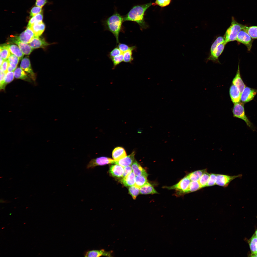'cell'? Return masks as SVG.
<instances>
[{"label":"cell","instance_id":"53","mask_svg":"<svg viewBox=\"0 0 257 257\" xmlns=\"http://www.w3.org/2000/svg\"><path fill=\"white\" fill-rule=\"evenodd\" d=\"M5 228V227H2V228H1V229H4V228Z\"/></svg>","mask_w":257,"mask_h":257},{"label":"cell","instance_id":"48","mask_svg":"<svg viewBox=\"0 0 257 257\" xmlns=\"http://www.w3.org/2000/svg\"><path fill=\"white\" fill-rule=\"evenodd\" d=\"M124 168V173L122 178L126 177L133 171L132 167L130 166Z\"/></svg>","mask_w":257,"mask_h":257},{"label":"cell","instance_id":"22","mask_svg":"<svg viewBox=\"0 0 257 257\" xmlns=\"http://www.w3.org/2000/svg\"><path fill=\"white\" fill-rule=\"evenodd\" d=\"M135 175L133 172H132L126 177L122 178L121 182L126 187L134 185L135 184Z\"/></svg>","mask_w":257,"mask_h":257},{"label":"cell","instance_id":"23","mask_svg":"<svg viewBox=\"0 0 257 257\" xmlns=\"http://www.w3.org/2000/svg\"><path fill=\"white\" fill-rule=\"evenodd\" d=\"M14 77L28 82L31 81V79L27 74L20 67L16 68L14 72Z\"/></svg>","mask_w":257,"mask_h":257},{"label":"cell","instance_id":"49","mask_svg":"<svg viewBox=\"0 0 257 257\" xmlns=\"http://www.w3.org/2000/svg\"><path fill=\"white\" fill-rule=\"evenodd\" d=\"M9 64V61L7 59L4 61L0 66V69H2L6 74L7 72V69Z\"/></svg>","mask_w":257,"mask_h":257},{"label":"cell","instance_id":"20","mask_svg":"<svg viewBox=\"0 0 257 257\" xmlns=\"http://www.w3.org/2000/svg\"><path fill=\"white\" fill-rule=\"evenodd\" d=\"M127 156V154L124 149L121 147H117L113 151L112 157L114 160L118 161Z\"/></svg>","mask_w":257,"mask_h":257},{"label":"cell","instance_id":"32","mask_svg":"<svg viewBox=\"0 0 257 257\" xmlns=\"http://www.w3.org/2000/svg\"><path fill=\"white\" fill-rule=\"evenodd\" d=\"M210 175V174L207 171L202 175L198 181L202 188L207 187Z\"/></svg>","mask_w":257,"mask_h":257},{"label":"cell","instance_id":"38","mask_svg":"<svg viewBox=\"0 0 257 257\" xmlns=\"http://www.w3.org/2000/svg\"><path fill=\"white\" fill-rule=\"evenodd\" d=\"M224 43H226L224 37L220 36L218 37L214 42L211 46L210 49V53L213 52L214 49L217 45L219 44Z\"/></svg>","mask_w":257,"mask_h":257},{"label":"cell","instance_id":"6","mask_svg":"<svg viewBox=\"0 0 257 257\" xmlns=\"http://www.w3.org/2000/svg\"><path fill=\"white\" fill-rule=\"evenodd\" d=\"M115 160L112 159L104 157H101L92 159L87 164V169L93 168L99 166H103L106 164H114Z\"/></svg>","mask_w":257,"mask_h":257},{"label":"cell","instance_id":"5","mask_svg":"<svg viewBox=\"0 0 257 257\" xmlns=\"http://www.w3.org/2000/svg\"><path fill=\"white\" fill-rule=\"evenodd\" d=\"M191 181L186 176L176 184L171 186L167 187L166 188L170 189H175L178 191L179 195L186 193Z\"/></svg>","mask_w":257,"mask_h":257},{"label":"cell","instance_id":"13","mask_svg":"<svg viewBox=\"0 0 257 257\" xmlns=\"http://www.w3.org/2000/svg\"><path fill=\"white\" fill-rule=\"evenodd\" d=\"M55 44V43L52 44L49 43L46 41L44 38L35 37L33 39L29 44L32 48L34 49L43 48Z\"/></svg>","mask_w":257,"mask_h":257},{"label":"cell","instance_id":"3","mask_svg":"<svg viewBox=\"0 0 257 257\" xmlns=\"http://www.w3.org/2000/svg\"><path fill=\"white\" fill-rule=\"evenodd\" d=\"M245 26L237 22L232 17L230 25L227 29L224 36L226 43L236 40L239 32L244 29Z\"/></svg>","mask_w":257,"mask_h":257},{"label":"cell","instance_id":"9","mask_svg":"<svg viewBox=\"0 0 257 257\" xmlns=\"http://www.w3.org/2000/svg\"><path fill=\"white\" fill-rule=\"evenodd\" d=\"M20 67L33 80L35 81L36 80V74L32 69L30 61L28 57L26 56L22 59Z\"/></svg>","mask_w":257,"mask_h":257},{"label":"cell","instance_id":"31","mask_svg":"<svg viewBox=\"0 0 257 257\" xmlns=\"http://www.w3.org/2000/svg\"><path fill=\"white\" fill-rule=\"evenodd\" d=\"M147 177L143 175L136 176L135 185L139 188L142 187L148 182Z\"/></svg>","mask_w":257,"mask_h":257},{"label":"cell","instance_id":"25","mask_svg":"<svg viewBox=\"0 0 257 257\" xmlns=\"http://www.w3.org/2000/svg\"><path fill=\"white\" fill-rule=\"evenodd\" d=\"M6 44L11 53L18 57L20 60L22 59L24 54L19 47L14 44Z\"/></svg>","mask_w":257,"mask_h":257},{"label":"cell","instance_id":"36","mask_svg":"<svg viewBox=\"0 0 257 257\" xmlns=\"http://www.w3.org/2000/svg\"><path fill=\"white\" fill-rule=\"evenodd\" d=\"M25 38L29 42V43L35 37V34L32 30L29 27H27L26 29L24 31Z\"/></svg>","mask_w":257,"mask_h":257},{"label":"cell","instance_id":"19","mask_svg":"<svg viewBox=\"0 0 257 257\" xmlns=\"http://www.w3.org/2000/svg\"><path fill=\"white\" fill-rule=\"evenodd\" d=\"M35 34L36 37H39L44 31L45 25L42 21L34 24L30 27Z\"/></svg>","mask_w":257,"mask_h":257},{"label":"cell","instance_id":"40","mask_svg":"<svg viewBox=\"0 0 257 257\" xmlns=\"http://www.w3.org/2000/svg\"><path fill=\"white\" fill-rule=\"evenodd\" d=\"M171 0H156L152 3L153 5H158L162 7L167 6L170 3Z\"/></svg>","mask_w":257,"mask_h":257},{"label":"cell","instance_id":"28","mask_svg":"<svg viewBox=\"0 0 257 257\" xmlns=\"http://www.w3.org/2000/svg\"><path fill=\"white\" fill-rule=\"evenodd\" d=\"M136 47L135 46H132L131 48L123 53V61L126 63H131L133 60L132 52Z\"/></svg>","mask_w":257,"mask_h":257},{"label":"cell","instance_id":"7","mask_svg":"<svg viewBox=\"0 0 257 257\" xmlns=\"http://www.w3.org/2000/svg\"><path fill=\"white\" fill-rule=\"evenodd\" d=\"M252 39L247 32L243 29L239 32L236 40L245 45L248 50L250 51L252 46Z\"/></svg>","mask_w":257,"mask_h":257},{"label":"cell","instance_id":"33","mask_svg":"<svg viewBox=\"0 0 257 257\" xmlns=\"http://www.w3.org/2000/svg\"><path fill=\"white\" fill-rule=\"evenodd\" d=\"M43 18V12L32 17L29 21L27 27H30L34 24L42 21Z\"/></svg>","mask_w":257,"mask_h":257},{"label":"cell","instance_id":"42","mask_svg":"<svg viewBox=\"0 0 257 257\" xmlns=\"http://www.w3.org/2000/svg\"><path fill=\"white\" fill-rule=\"evenodd\" d=\"M217 174L211 173L210 174L207 187L211 186L216 185Z\"/></svg>","mask_w":257,"mask_h":257},{"label":"cell","instance_id":"52","mask_svg":"<svg viewBox=\"0 0 257 257\" xmlns=\"http://www.w3.org/2000/svg\"><path fill=\"white\" fill-rule=\"evenodd\" d=\"M255 234L256 235V237H257V229L255 232Z\"/></svg>","mask_w":257,"mask_h":257},{"label":"cell","instance_id":"29","mask_svg":"<svg viewBox=\"0 0 257 257\" xmlns=\"http://www.w3.org/2000/svg\"><path fill=\"white\" fill-rule=\"evenodd\" d=\"M243 30L253 39H257V26H247L245 25Z\"/></svg>","mask_w":257,"mask_h":257},{"label":"cell","instance_id":"27","mask_svg":"<svg viewBox=\"0 0 257 257\" xmlns=\"http://www.w3.org/2000/svg\"><path fill=\"white\" fill-rule=\"evenodd\" d=\"M0 57L4 60L7 59L11 54L6 44L0 45Z\"/></svg>","mask_w":257,"mask_h":257},{"label":"cell","instance_id":"12","mask_svg":"<svg viewBox=\"0 0 257 257\" xmlns=\"http://www.w3.org/2000/svg\"><path fill=\"white\" fill-rule=\"evenodd\" d=\"M229 92L231 100L234 104L240 102L241 93L236 86L232 84L230 88Z\"/></svg>","mask_w":257,"mask_h":257},{"label":"cell","instance_id":"1","mask_svg":"<svg viewBox=\"0 0 257 257\" xmlns=\"http://www.w3.org/2000/svg\"><path fill=\"white\" fill-rule=\"evenodd\" d=\"M152 3L150 2L133 6L128 13L123 16L124 21L134 22L138 24L141 29L147 28L148 26L144 20V16L145 11Z\"/></svg>","mask_w":257,"mask_h":257},{"label":"cell","instance_id":"10","mask_svg":"<svg viewBox=\"0 0 257 257\" xmlns=\"http://www.w3.org/2000/svg\"><path fill=\"white\" fill-rule=\"evenodd\" d=\"M257 90L246 87L241 94V101L244 103L252 100L257 94Z\"/></svg>","mask_w":257,"mask_h":257},{"label":"cell","instance_id":"21","mask_svg":"<svg viewBox=\"0 0 257 257\" xmlns=\"http://www.w3.org/2000/svg\"><path fill=\"white\" fill-rule=\"evenodd\" d=\"M131 167L133 172L136 176L143 175L148 177V174L136 160H134L132 164Z\"/></svg>","mask_w":257,"mask_h":257},{"label":"cell","instance_id":"50","mask_svg":"<svg viewBox=\"0 0 257 257\" xmlns=\"http://www.w3.org/2000/svg\"><path fill=\"white\" fill-rule=\"evenodd\" d=\"M47 2V0H36L35 4L36 6L42 7Z\"/></svg>","mask_w":257,"mask_h":257},{"label":"cell","instance_id":"18","mask_svg":"<svg viewBox=\"0 0 257 257\" xmlns=\"http://www.w3.org/2000/svg\"><path fill=\"white\" fill-rule=\"evenodd\" d=\"M9 43H14L17 44L24 54L26 55H29L34 49L28 44L16 40H10V41Z\"/></svg>","mask_w":257,"mask_h":257},{"label":"cell","instance_id":"30","mask_svg":"<svg viewBox=\"0 0 257 257\" xmlns=\"http://www.w3.org/2000/svg\"><path fill=\"white\" fill-rule=\"evenodd\" d=\"M249 244L252 253L257 252V237L255 234L253 235L249 240Z\"/></svg>","mask_w":257,"mask_h":257},{"label":"cell","instance_id":"24","mask_svg":"<svg viewBox=\"0 0 257 257\" xmlns=\"http://www.w3.org/2000/svg\"><path fill=\"white\" fill-rule=\"evenodd\" d=\"M140 193L143 194L158 193L153 187L148 182L140 188Z\"/></svg>","mask_w":257,"mask_h":257},{"label":"cell","instance_id":"51","mask_svg":"<svg viewBox=\"0 0 257 257\" xmlns=\"http://www.w3.org/2000/svg\"><path fill=\"white\" fill-rule=\"evenodd\" d=\"M4 61V60L1 57H0V66H1L2 64Z\"/></svg>","mask_w":257,"mask_h":257},{"label":"cell","instance_id":"41","mask_svg":"<svg viewBox=\"0 0 257 257\" xmlns=\"http://www.w3.org/2000/svg\"><path fill=\"white\" fill-rule=\"evenodd\" d=\"M42 12V7L36 6L33 7L31 9L30 12V16L32 17Z\"/></svg>","mask_w":257,"mask_h":257},{"label":"cell","instance_id":"35","mask_svg":"<svg viewBox=\"0 0 257 257\" xmlns=\"http://www.w3.org/2000/svg\"><path fill=\"white\" fill-rule=\"evenodd\" d=\"M128 191L129 194L131 196L133 199H135L140 193V188L135 185L129 187Z\"/></svg>","mask_w":257,"mask_h":257},{"label":"cell","instance_id":"2","mask_svg":"<svg viewBox=\"0 0 257 257\" xmlns=\"http://www.w3.org/2000/svg\"><path fill=\"white\" fill-rule=\"evenodd\" d=\"M124 22L123 16L115 12L104 22L106 29L112 33L115 37L117 44L119 43V35L122 29V24Z\"/></svg>","mask_w":257,"mask_h":257},{"label":"cell","instance_id":"44","mask_svg":"<svg viewBox=\"0 0 257 257\" xmlns=\"http://www.w3.org/2000/svg\"><path fill=\"white\" fill-rule=\"evenodd\" d=\"M123 54L117 47L113 49L109 53V56L110 59L115 56Z\"/></svg>","mask_w":257,"mask_h":257},{"label":"cell","instance_id":"55","mask_svg":"<svg viewBox=\"0 0 257 257\" xmlns=\"http://www.w3.org/2000/svg\"><path fill=\"white\" fill-rule=\"evenodd\" d=\"M26 222H25V223H24V224H26Z\"/></svg>","mask_w":257,"mask_h":257},{"label":"cell","instance_id":"39","mask_svg":"<svg viewBox=\"0 0 257 257\" xmlns=\"http://www.w3.org/2000/svg\"><path fill=\"white\" fill-rule=\"evenodd\" d=\"M6 73L3 70L0 69V89L4 90L6 85L5 82V77Z\"/></svg>","mask_w":257,"mask_h":257},{"label":"cell","instance_id":"15","mask_svg":"<svg viewBox=\"0 0 257 257\" xmlns=\"http://www.w3.org/2000/svg\"><path fill=\"white\" fill-rule=\"evenodd\" d=\"M225 43L218 44L214 49L213 52L210 53V55L208 59V60L213 61L217 60L218 57L223 52L225 45Z\"/></svg>","mask_w":257,"mask_h":257},{"label":"cell","instance_id":"11","mask_svg":"<svg viewBox=\"0 0 257 257\" xmlns=\"http://www.w3.org/2000/svg\"><path fill=\"white\" fill-rule=\"evenodd\" d=\"M135 152L133 151L130 155L120 159L118 161H115L114 164L120 165L123 167L130 166L134 161Z\"/></svg>","mask_w":257,"mask_h":257},{"label":"cell","instance_id":"34","mask_svg":"<svg viewBox=\"0 0 257 257\" xmlns=\"http://www.w3.org/2000/svg\"><path fill=\"white\" fill-rule=\"evenodd\" d=\"M201 188L198 181H191L186 193L196 191Z\"/></svg>","mask_w":257,"mask_h":257},{"label":"cell","instance_id":"43","mask_svg":"<svg viewBox=\"0 0 257 257\" xmlns=\"http://www.w3.org/2000/svg\"><path fill=\"white\" fill-rule=\"evenodd\" d=\"M14 77L13 72H8L6 74L5 77V82L6 85L13 80Z\"/></svg>","mask_w":257,"mask_h":257},{"label":"cell","instance_id":"46","mask_svg":"<svg viewBox=\"0 0 257 257\" xmlns=\"http://www.w3.org/2000/svg\"><path fill=\"white\" fill-rule=\"evenodd\" d=\"M7 60L9 61L12 62L17 65L19 63V59L16 55L11 53Z\"/></svg>","mask_w":257,"mask_h":257},{"label":"cell","instance_id":"26","mask_svg":"<svg viewBox=\"0 0 257 257\" xmlns=\"http://www.w3.org/2000/svg\"><path fill=\"white\" fill-rule=\"evenodd\" d=\"M207 170V169H205L196 171L189 173L186 176L191 181H198Z\"/></svg>","mask_w":257,"mask_h":257},{"label":"cell","instance_id":"14","mask_svg":"<svg viewBox=\"0 0 257 257\" xmlns=\"http://www.w3.org/2000/svg\"><path fill=\"white\" fill-rule=\"evenodd\" d=\"M112 252L106 251L104 249L88 251L85 253V257H99L102 256L112 257Z\"/></svg>","mask_w":257,"mask_h":257},{"label":"cell","instance_id":"37","mask_svg":"<svg viewBox=\"0 0 257 257\" xmlns=\"http://www.w3.org/2000/svg\"><path fill=\"white\" fill-rule=\"evenodd\" d=\"M113 64V69L115 68L121 63L123 61V53L110 58Z\"/></svg>","mask_w":257,"mask_h":257},{"label":"cell","instance_id":"54","mask_svg":"<svg viewBox=\"0 0 257 257\" xmlns=\"http://www.w3.org/2000/svg\"><path fill=\"white\" fill-rule=\"evenodd\" d=\"M11 214H12V213H10V215H11Z\"/></svg>","mask_w":257,"mask_h":257},{"label":"cell","instance_id":"8","mask_svg":"<svg viewBox=\"0 0 257 257\" xmlns=\"http://www.w3.org/2000/svg\"><path fill=\"white\" fill-rule=\"evenodd\" d=\"M242 176L241 174L230 176L217 174L216 185L223 187H226L232 180L236 178H240Z\"/></svg>","mask_w":257,"mask_h":257},{"label":"cell","instance_id":"4","mask_svg":"<svg viewBox=\"0 0 257 257\" xmlns=\"http://www.w3.org/2000/svg\"><path fill=\"white\" fill-rule=\"evenodd\" d=\"M232 112L233 117L243 120L252 130L254 131H255V127L245 114L243 103L239 102L234 104Z\"/></svg>","mask_w":257,"mask_h":257},{"label":"cell","instance_id":"47","mask_svg":"<svg viewBox=\"0 0 257 257\" xmlns=\"http://www.w3.org/2000/svg\"><path fill=\"white\" fill-rule=\"evenodd\" d=\"M17 65L14 63L9 61L7 72H13L16 69Z\"/></svg>","mask_w":257,"mask_h":257},{"label":"cell","instance_id":"56","mask_svg":"<svg viewBox=\"0 0 257 257\" xmlns=\"http://www.w3.org/2000/svg\"></svg>","mask_w":257,"mask_h":257},{"label":"cell","instance_id":"45","mask_svg":"<svg viewBox=\"0 0 257 257\" xmlns=\"http://www.w3.org/2000/svg\"><path fill=\"white\" fill-rule=\"evenodd\" d=\"M117 47L123 53L130 49L131 47L126 44L119 43Z\"/></svg>","mask_w":257,"mask_h":257},{"label":"cell","instance_id":"16","mask_svg":"<svg viewBox=\"0 0 257 257\" xmlns=\"http://www.w3.org/2000/svg\"><path fill=\"white\" fill-rule=\"evenodd\" d=\"M232 83L238 89L241 94L246 87L241 77L239 64L236 74L233 80Z\"/></svg>","mask_w":257,"mask_h":257},{"label":"cell","instance_id":"17","mask_svg":"<svg viewBox=\"0 0 257 257\" xmlns=\"http://www.w3.org/2000/svg\"><path fill=\"white\" fill-rule=\"evenodd\" d=\"M109 172L113 177L118 178H122L124 168L123 167L118 165H111L109 168Z\"/></svg>","mask_w":257,"mask_h":257}]
</instances>
